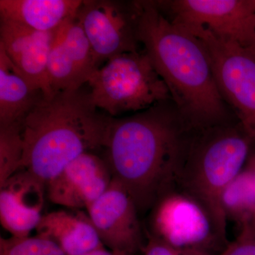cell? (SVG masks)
<instances>
[{"instance_id":"d4e9b609","label":"cell","mask_w":255,"mask_h":255,"mask_svg":"<svg viewBox=\"0 0 255 255\" xmlns=\"http://www.w3.org/2000/svg\"><path fill=\"white\" fill-rule=\"evenodd\" d=\"M246 223H247L250 228H251L252 232L255 235V209L254 211H253V214H251L249 221Z\"/></svg>"},{"instance_id":"8992f818","label":"cell","mask_w":255,"mask_h":255,"mask_svg":"<svg viewBox=\"0 0 255 255\" xmlns=\"http://www.w3.org/2000/svg\"><path fill=\"white\" fill-rule=\"evenodd\" d=\"M182 26L200 41L223 100L234 110L245 133L255 141V50L201 27Z\"/></svg>"},{"instance_id":"2e32d148","label":"cell","mask_w":255,"mask_h":255,"mask_svg":"<svg viewBox=\"0 0 255 255\" xmlns=\"http://www.w3.org/2000/svg\"><path fill=\"white\" fill-rule=\"evenodd\" d=\"M82 0H0L1 18L41 32H55L77 16Z\"/></svg>"},{"instance_id":"7a4b0ae2","label":"cell","mask_w":255,"mask_h":255,"mask_svg":"<svg viewBox=\"0 0 255 255\" xmlns=\"http://www.w3.org/2000/svg\"><path fill=\"white\" fill-rule=\"evenodd\" d=\"M130 4L137 41L182 118L195 131L227 124L225 101L200 41L171 21L156 1Z\"/></svg>"},{"instance_id":"5bb4252c","label":"cell","mask_w":255,"mask_h":255,"mask_svg":"<svg viewBox=\"0 0 255 255\" xmlns=\"http://www.w3.org/2000/svg\"><path fill=\"white\" fill-rule=\"evenodd\" d=\"M46 184L24 169L0 185V222L12 237H29L44 206Z\"/></svg>"},{"instance_id":"4fadbf2b","label":"cell","mask_w":255,"mask_h":255,"mask_svg":"<svg viewBox=\"0 0 255 255\" xmlns=\"http://www.w3.org/2000/svg\"><path fill=\"white\" fill-rule=\"evenodd\" d=\"M55 33L36 31L4 18L0 21V47L18 71L46 98L53 95L48 59Z\"/></svg>"},{"instance_id":"5b68a950","label":"cell","mask_w":255,"mask_h":255,"mask_svg":"<svg viewBox=\"0 0 255 255\" xmlns=\"http://www.w3.org/2000/svg\"><path fill=\"white\" fill-rule=\"evenodd\" d=\"M87 83L92 103L112 117L172 100L167 85L144 50L113 57Z\"/></svg>"},{"instance_id":"d6986e66","label":"cell","mask_w":255,"mask_h":255,"mask_svg":"<svg viewBox=\"0 0 255 255\" xmlns=\"http://www.w3.org/2000/svg\"><path fill=\"white\" fill-rule=\"evenodd\" d=\"M23 155L22 123L0 127V185L21 169Z\"/></svg>"},{"instance_id":"ffe728a7","label":"cell","mask_w":255,"mask_h":255,"mask_svg":"<svg viewBox=\"0 0 255 255\" xmlns=\"http://www.w3.org/2000/svg\"><path fill=\"white\" fill-rule=\"evenodd\" d=\"M0 255H66L53 242L36 237L0 238Z\"/></svg>"},{"instance_id":"3957f363","label":"cell","mask_w":255,"mask_h":255,"mask_svg":"<svg viewBox=\"0 0 255 255\" xmlns=\"http://www.w3.org/2000/svg\"><path fill=\"white\" fill-rule=\"evenodd\" d=\"M98 110L81 89L43 97L22 123L21 169L46 185L79 156L105 149L112 117Z\"/></svg>"},{"instance_id":"cb8c5ba5","label":"cell","mask_w":255,"mask_h":255,"mask_svg":"<svg viewBox=\"0 0 255 255\" xmlns=\"http://www.w3.org/2000/svg\"><path fill=\"white\" fill-rule=\"evenodd\" d=\"M246 167L250 169L254 178V185L255 189V155L253 156L250 159L247 161Z\"/></svg>"},{"instance_id":"7c38bea8","label":"cell","mask_w":255,"mask_h":255,"mask_svg":"<svg viewBox=\"0 0 255 255\" xmlns=\"http://www.w3.org/2000/svg\"><path fill=\"white\" fill-rule=\"evenodd\" d=\"M112 179L105 159L93 152H86L67 164L47 183V196L57 205L87 209L105 192Z\"/></svg>"},{"instance_id":"7402d4cb","label":"cell","mask_w":255,"mask_h":255,"mask_svg":"<svg viewBox=\"0 0 255 255\" xmlns=\"http://www.w3.org/2000/svg\"><path fill=\"white\" fill-rule=\"evenodd\" d=\"M143 255H211L207 252L196 250H182L169 246L160 239L148 234L147 241L142 250Z\"/></svg>"},{"instance_id":"8fae6325","label":"cell","mask_w":255,"mask_h":255,"mask_svg":"<svg viewBox=\"0 0 255 255\" xmlns=\"http://www.w3.org/2000/svg\"><path fill=\"white\" fill-rule=\"evenodd\" d=\"M98 69L100 65L76 16L55 33L48 59L52 91L80 90Z\"/></svg>"},{"instance_id":"603a6c76","label":"cell","mask_w":255,"mask_h":255,"mask_svg":"<svg viewBox=\"0 0 255 255\" xmlns=\"http://www.w3.org/2000/svg\"><path fill=\"white\" fill-rule=\"evenodd\" d=\"M84 255H127L123 254V253H116V252L109 251L105 248V247L102 248H99V249L95 250L90 252V253H87V254Z\"/></svg>"},{"instance_id":"e0dca14e","label":"cell","mask_w":255,"mask_h":255,"mask_svg":"<svg viewBox=\"0 0 255 255\" xmlns=\"http://www.w3.org/2000/svg\"><path fill=\"white\" fill-rule=\"evenodd\" d=\"M43 97L0 47V127L23 123Z\"/></svg>"},{"instance_id":"ba28073f","label":"cell","mask_w":255,"mask_h":255,"mask_svg":"<svg viewBox=\"0 0 255 255\" xmlns=\"http://www.w3.org/2000/svg\"><path fill=\"white\" fill-rule=\"evenodd\" d=\"M151 210L150 234L169 246L206 252L214 238L219 241L206 210L182 191L169 193Z\"/></svg>"},{"instance_id":"52a82bcc","label":"cell","mask_w":255,"mask_h":255,"mask_svg":"<svg viewBox=\"0 0 255 255\" xmlns=\"http://www.w3.org/2000/svg\"><path fill=\"white\" fill-rule=\"evenodd\" d=\"M173 22L198 26L255 50V0L156 1Z\"/></svg>"},{"instance_id":"9c48e42d","label":"cell","mask_w":255,"mask_h":255,"mask_svg":"<svg viewBox=\"0 0 255 255\" xmlns=\"http://www.w3.org/2000/svg\"><path fill=\"white\" fill-rule=\"evenodd\" d=\"M77 18L99 65L122 53L140 50L130 3L83 0Z\"/></svg>"},{"instance_id":"9a60e30c","label":"cell","mask_w":255,"mask_h":255,"mask_svg":"<svg viewBox=\"0 0 255 255\" xmlns=\"http://www.w3.org/2000/svg\"><path fill=\"white\" fill-rule=\"evenodd\" d=\"M35 230L36 236L53 242L66 255H84L105 247L88 214L80 209L43 215Z\"/></svg>"},{"instance_id":"44dd1931","label":"cell","mask_w":255,"mask_h":255,"mask_svg":"<svg viewBox=\"0 0 255 255\" xmlns=\"http://www.w3.org/2000/svg\"><path fill=\"white\" fill-rule=\"evenodd\" d=\"M219 255H255V235L247 223L242 225L236 241L228 244Z\"/></svg>"},{"instance_id":"ac0fdd59","label":"cell","mask_w":255,"mask_h":255,"mask_svg":"<svg viewBox=\"0 0 255 255\" xmlns=\"http://www.w3.org/2000/svg\"><path fill=\"white\" fill-rule=\"evenodd\" d=\"M221 205L227 220L241 226L249 221L255 209V189L253 174L246 166L223 191Z\"/></svg>"},{"instance_id":"30bf717a","label":"cell","mask_w":255,"mask_h":255,"mask_svg":"<svg viewBox=\"0 0 255 255\" xmlns=\"http://www.w3.org/2000/svg\"><path fill=\"white\" fill-rule=\"evenodd\" d=\"M87 211L101 241L110 251L127 255L142 251L145 246L139 211L122 183L113 178Z\"/></svg>"},{"instance_id":"277c9868","label":"cell","mask_w":255,"mask_h":255,"mask_svg":"<svg viewBox=\"0 0 255 255\" xmlns=\"http://www.w3.org/2000/svg\"><path fill=\"white\" fill-rule=\"evenodd\" d=\"M252 142L241 127L228 124L196 131L179 179L178 190L206 210L221 243L227 242L228 221L221 196L244 168Z\"/></svg>"},{"instance_id":"6da1fadb","label":"cell","mask_w":255,"mask_h":255,"mask_svg":"<svg viewBox=\"0 0 255 255\" xmlns=\"http://www.w3.org/2000/svg\"><path fill=\"white\" fill-rule=\"evenodd\" d=\"M169 101L111 122L103 158L139 213L178 191L196 132Z\"/></svg>"}]
</instances>
